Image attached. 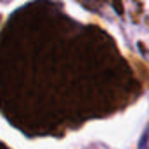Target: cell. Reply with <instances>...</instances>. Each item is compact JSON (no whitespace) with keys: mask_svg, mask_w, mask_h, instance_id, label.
<instances>
[{"mask_svg":"<svg viewBox=\"0 0 149 149\" xmlns=\"http://www.w3.org/2000/svg\"><path fill=\"white\" fill-rule=\"evenodd\" d=\"M139 149H149V123L141 137V142H139Z\"/></svg>","mask_w":149,"mask_h":149,"instance_id":"cell-1","label":"cell"},{"mask_svg":"<svg viewBox=\"0 0 149 149\" xmlns=\"http://www.w3.org/2000/svg\"><path fill=\"white\" fill-rule=\"evenodd\" d=\"M83 2H85V3H90V5H94V3H95L97 0H83Z\"/></svg>","mask_w":149,"mask_h":149,"instance_id":"cell-2","label":"cell"}]
</instances>
